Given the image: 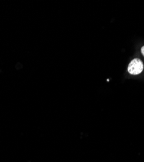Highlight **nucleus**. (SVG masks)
<instances>
[{
	"mask_svg": "<svg viewBox=\"0 0 144 162\" xmlns=\"http://www.w3.org/2000/svg\"><path fill=\"white\" fill-rule=\"evenodd\" d=\"M143 70V64L142 60L138 58L133 59L128 64V72L131 75H139Z\"/></svg>",
	"mask_w": 144,
	"mask_h": 162,
	"instance_id": "f257e3e1",
	"label": "nucleus"
},
{
	"mask_svg": "<svg viewBox=\"0 0 144 162\" xmlns=\"http://www.w3.org/2000/svg\"><path fill=\"white\" fill-rule=\"evenodd\" d=\"M141 51H142V55H143V57H144V46H143L141 49Z\"/></svg>",
	"mask_w": 144,
	"mask_h": 162,
	"instance_id": "f03ea898",
	"label": "nucleus"
}]
</instances>
